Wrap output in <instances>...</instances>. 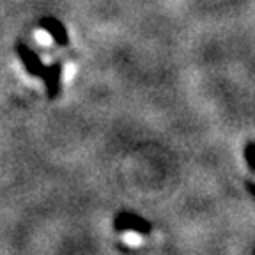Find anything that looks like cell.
Returning <instances> with one entry per match:
<instances>
[{
    "label": "cell",
    "instance_id": "3",
    "mask_svg": "<svg viewBox=\"0 0 255 255\" xmlns=\"http://www.w3.org/2000/svg\"><path fill=\"white\" fill-rule=\"evenodd\" d=\"M75 75H76V66L73 62H68L62 68V80L68 84V82H71V80L75 78Z\"/></svg>",
    "mask_w": 255,
    "mask_h": 255
},
{
    "label": "cell",
    "instance_id": "4",
    "mask_svg": "<svg viewBox=\"0 0 255 255\" xmlns=\"http://www.w3.org/2000/svg\"><path fill=\"white\" fill-rule=\"evenodd\" d=\"M248 161H250V165L255 168V145L248 147Z\"/></svg>",
    "mask_w": 255,
    "mask_h": 255
},
{
    "label": "cell",
    "instance_id": "2",
    "mask_svg": "<svg viewBox=\"0 0 255 255\" xmlns=\"http://www.w3.org/2000/svg\"><path fill=\"white\" fill-rule=\"evenodd\" d=\"M123 241L128 245V247L135 248V247H140V245H142V236L135 231H128L123 234Z\"/></svg>",
    "mask_w": 255,
    "mask_h": 255
},
{
    "label": "cell",
    "instance_id": "1",
    "mask_svg": "<svg viewBox=\"0 0 255 255\" xmlns=\"http://www.w3.org/2000/svg\"><path fill=\"white\" fill-rule=\"evenodd\" d=\"M34 41H36V44L41 48L53 46V36L46 30V28H37V30L34 32Z\"/></svg>",
    "mask_w": 255,
    "mask_h": 255
}]
</instances>
